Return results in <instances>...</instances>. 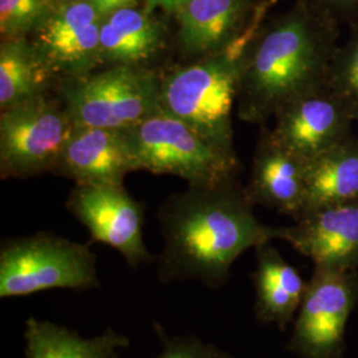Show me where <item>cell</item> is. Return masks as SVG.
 I'll use <instances>...</instances> for the list:
<instances>
[{
	"label": "cell",
	"mask_w": 358,
	"mask_h": 358,
	"mask_svg": "<svg viewBox=\"0 0 358 358\" xmlns=\"http://www.w3.org/2000/svg\"><path fill=\"white\" fill-rule=\"evenodd\" d=\"M96 263L88 244L47 231L4 239L0 245V297L100 288Z\"/></svg>",
	"instance_id": "obj_6"
},
{
	"label": "cell",
	"mask_w": 358,
	"mask_h": 358,
	"mask_svg": "<svg viewBox=\"0 0 358 358\" xmlns=\"http://www.w3.org/2000/svg\"><path fill=\"white\" fill-rule=\"evenodd\" d=\"M279 239L310 259L313 267L358 271V198L309 211L282 226Z\"/></svg>",
	"instance_id": "obj_12"
},
{
	"label": "cell",
	"mask_w": 358,
	"mask_h": 358,
	"mask_svg": "<svg viewBox=\"0 0 358 358\" xmlns=\"http://www.w3.org/2000/svg\"><path fill=\"white\" fill-rule=\"evenodd\" d=\"M153 329L162 344L155 358H238L195 336H169L159 322H154Z\"/></svg>",
	"instance_id": "obj_23"
},
{
	"label": "cell",
	"mask_w": 358,
	"mask_h": 358,
	"mask_svg": "<svg viewBox=\"0 0 358 358\" xmlns=\"http://www.w3.org/2000/svg\"><path fill=\"white\" fill-rule=\"evenodd\" d=\"M256 268L251 280L255 288V319L260 325H276L287 331L303 303L307 291L306 280L299 269L282 257L271 243L255 248Z\"/></svg>",
	"instance_id": "obj_16"
},
{
	"label": "cell",
	"mask_w": 358,
	"mask_h": 358,
	"mask_svg": "<svg viewBox=\"0 0 358 358\" xmlns=\"http://www.w3.org/2000/svg\"><path fill=\"white\" fill-rule=\"evenodd\" d=\"M272 120L273 137L307 164L350 137L355 122L328 87L285 105Z\"/></svg>",
	"instance_id": "obj_13"
},
{
	"label": "cell",
	"mask_w": 358,
	"mask_h": 358,
	"mask_svg": "<svg viewBox=\"0 0 358 358\" xmlns=\"http://www.w3.org/2000/svg\"><path fill=\"white\" fill-rule=\"evenodd\" d=\"M328 90L352 120L358 121V24L352 26L349 38L336 51L328 77Z\"/></svg>",
	"instance_id": "obj_21"
},
{
	"label": "cell",
	"mask_w": 358,
	"mask_h": 358,
	"mask_svg": "<svg viewBox=\"0 0 358 358\" xmlns=\"http://www.w3.org/2000/svg\"><path fill=\"white\" fill-rule=\"evenodd\" d=\"M57 4H62V3H69V1H77V0H55Z\"/></svg>",
	"instance_id": "obj_28"
},
{
	"label": "cell",
	"mask_w": 358,
	"mask_h": 358,
	"mask_svg": "<svg viewBox=\"0 0 358 358\" xmlns=\"http://www.w3.org/2000/svg\"><path fill=\"white\" fill-rule=\"evenodd\" d=\"M56 90L76 128L127 129L161 113V71L150 66L105 65Z\"/></svg>",
	"instance_id": "obj_4"
},
{
	"label": "cell",
	"mask_w": 358,
	"mask_h": 358,
	"mask_svg": "<svg viewBox=\"0 0 358 358\" xmlns=\"http://www.w3.org/2000/svg\"><path fill=\"white\" fill-rule=\"evenodd\" d=\"M141 170L125 129L75 128L53 174L76 185H124Z\"/></svg>",
	"instance_id": "obj_15"
},
{
	"label": "cell",
	"mask_w": 358,
	"mask_h": 358,
	"mask_svg": "<svg viewBox=\"0 0 358 358\" xmlns=\"http://www.w3.org/2000/svg\"><path fill=\"white\" fill-rule=\"evenodd\" d=\"M143 3H145V10L148 11V13H153L154 10H157V3H158V0H143Z\"/></svg>",
	"instance_id": "obj_27"
},
{
	"label": "cell",
	"mask_w": 358,
	"mask_h": 358,
	"mask_svg": "<svg viewBox=\"0 0 358 358\" xmlns=\"http://www.w3.org/2000/svg\"><path fill=\"white\" fill-rule=\"evenodd\" d=\"M87 1L93 6V8L103 17V20L109 15L117 13L120 10L137 8L138 4L141 3V0H87Z\"/></svg>",
	"instance_id": "obj_25"
},
{
	"label": "cell",
	"mask_w": 358,
	"mask_h": 358,
	"mask_svg": "<svg viewBox=\"0 0 358 358\" xmlns=\"http://www.w3.org/2000/svg\"><path fill=\"white\" fill-rule=\"evenodd\" d=\"M307 162L278 141L263 125L256 142L250 178L245 187L255 206L278 211L294 220L306 208Z\"/></svg>",
	"instance_id": "obj_14"
},
{
	"label": "cell",
	"mask_w": 358,
	"mask_h": 358,
	"mask_svg": "<svg viewBox=\"0 0 358 358\" xmlns=\"http://www.w3.org/2000/svg\"><path fill=\"white\" fill-rule=\"evenodd\" d=\"M358 307V271L313 267L285 350L299 358H344L346 325Z\"/></svg>",
	"instance_id": "obj_8"
},
{
	"label": "cell",
	"mask_w": 358,
	"mask_h": 358,
	"mask_svg": "<svg viewBox=\"0 0 358 358\" xmlns=\"http://www.w3.org/2000/svg\"><path fill=\"white\" fill-rule=\"evenodd\" d=\"M75 125L60 99L41 94L0 112V177L55 173Z\"/></svg>",
	"instance_id": "obj_7"
},
{
	"label": "cell",
	"mask_w": 358,
	"mask_h": 358,
	"mask_svg": "<svg viewBox=\"0 0 358 358\" xmlns=\"http://www.w3.org/2000/svg\"><path fill=\"white\" fill-rule=\"evenodd\" d=\"M141 170L174 176L189 186H214L238 179L236 150L208 140L177 118L162 113L125 129Z\"/></svg>",
	"instance_id": "obj_5"
},
{
	"label": "cell",
	"mask_w": 358,
	"mask_h": 358,
	"mask_svg": "<svg viewBox=\"0 0 358 358\" xmlns=\"http://www.w3.org/2000/svg\"><path fill=\"white\" fill-rule=\"evenodd\" d=\"M264 0H190L178 13V48L185 63L247 45L262 27Z\"/></svg>",
	"instance_id": "obj_10"
},
{
	"label": "cell",
	"mask_w": 358,
	"mask_h": 358,
	"mask_svg": "<svg viewBox=\"0 0 358 358\" xmlns=\"http://www.w3.org/2000/svg\"><path fill=\"white\" fill-rule=\"evenodd\" d=\"M105 65L150 66L166 48V32L146 10L127 8L105 17L101 24Z\"/></svg>",
	"instance_id": "obj_17"
},
{
	"label": "cell",
	"mask_w": 358,
	"mask_h": 358,
	"mask_svg": "<svg viewBox=\"0 0 358 358\" xmlns=\"http://www.w3.org/2000/svg\"><path fill=\"white\" fill-rule=\"evenodd\" d=\"M338 26L309 0L262 26L243 53L238 117L267 125L288 103L328 87Z\"/></svg>",
	"instance_id": "obj_2"
},
{
	"label": "cell",
	"mask_w": 358,
	"mask_h": 358,
	"mask_svg": "<svg viewBox=\"0 0 358 358\" xmlns=\"http://www.w3.org/2000/svg\"><path fill=\"white\" fill-rule=\"evenodd\" d=\"M306 186L304 214L357 199L358 137L352 134L308 162Z\"/></svg>",
	"instance_id": "obj_20"
},
{
	"label": "cell",
	"mask_w": 358,
	"mask_h": 358,
	"mask_svg": "<svg viewBox=\"0 0 358 358\" xmlns=\"http://www.w3.org/2000/svg\"><path fill=\"white\" fill-rule=\"evenodd\" d=\"M190 0H158L157 10L161 8L169 13H177L182 7H185Z\"/></svg>",
	"instance_id": "obj_26"
},
{
	"label": "cell",
	"mask_w": 358,
	"mask_h": 358,
	"mask_svg": "<svg viewBox=\"0 0 358 358\" xmlns=\"http://www.w3.org/2000/svg\"><path fill=\"white\" fill-rule=\"evenodd\" d=\"M101 24L103 17L87 0L62 3L31 40L59 81L76 78L103 66Z\"/></svg>",
	"instance_id": "obj_11"
},
{
	"label": "cell",
	"mask_w": 358,
	"mask_h": 358,
	"mask_svg": "<svg viewBox=\"0 0 358 358\" xmlns=\"http://www.w3.org/2000/svg\"><path fill=\"white\" fill-rule=\"evenodd\" d=\"M59 78L31 38L0 44V110L51 93Z\"/></svg>",
	"instance_id": "obj_18"
},
{
	"label": "cell",
	"mask_w": 358,
	"mask_h": 358,
	"mask_svg": "<svg viewBox=\"0 0 358 358\" xmlns=\"http://www.w3.org/2000/svg\"><path fill=\"white\" fill-rule=\"evenodd\" d=\"M255 207L238 179L167 196L157 213L164 238L158 280L198 282L210 289L227 284L245 251L279 239L280 227L262 223Z\"/></svg>",
	"instance_id": "obj_1"
},
{
	"label": "cell",
	"mask_w": 358,
	"mask_h": 358,
	"mask_svg": "<svg viewBox=\"0 0 358 358\" xmlns=\"http://www.w3.org/2000/svg\"><path fill=\"white\" fill-rule=\"evenodd\" d=\"M247 45L161 71V113L235 150L232 112Z\"/></svg>",
	"instance_id": "obj_3"
},
{
	"label": "cell",
	"mask_w": 358,
	"mask_h": 358,
	"mask_svg": "<svg viewBox=\"0 0 358 358\" xmlns=\"http://www.w3.org/2000/svg\"><path fill=\"white\" fill-rule=\"evenodd\" d=\"M26 358H120L128 349V336L108 328L94 337H83L76 331L52 321L29 317L24 329Z\"/></svg>",
	"instance_id": "obj_19"
},
{
	"label": "cell",
	"mask_w": 358,
	"mask_h": 358,
	"mask_svg": "<svg viewBox=\"0 0 358 358\" xmlns=\"http://www.w3.org/2000/svg\"><path fill=\"white\" fill-rule=\"evenodd\" d=\"M56 7L55 0H0L1 40L32 36Z\"/></svg>",
	"instance_id": "obj_22"
},
{
	"label": "cell",
	"mask_w": 358,
	"mask_h": 358,
	"mask_svg": "<svg viewBox=\"0 0 358 358\" xmlns=\"http://www.w3.org/2000/svg\"><path fill=\"white\" fill-rule=\"evenodd\" d=\"M356 24H358V23H356Z\"/></svg>",
	"instance_id": "obj_29"
},
{
	"label": "cell",
	"mask_w": 358,
	"mask_h": 358,
	"mask_svg": "<svg viewBox=\"0 0 358 358\" xmlns=\"http://www.w3.org/2000/svg\"><path fill=\"white\" fill-rule=\"evenodd\" d=\"M65 206L87 227L93 242L115 248L130 268L157 262L143 241L145 205L125 185H76Z\"/></svg>",
	"instance_id": "obj_9"
},
{
	"label": "cell",
	"mask_w": 358,
	"mask_h": 358,
	"mask_svg": "<svg viewBox=\"0 0 358 358\" xmlns=\"http://www.w3.org/2000/svg\"><path fill=\"white\" fill-rule=\"evenodd\" d=\"M321 13L333 20H345L350 26L358 23V0H309Z\"/></svg>",
	"instance_id": "obj_24"
}]
</instances>
